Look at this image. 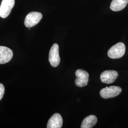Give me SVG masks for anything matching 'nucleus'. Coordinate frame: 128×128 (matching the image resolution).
Returning a JSON list of instances; mask_svg holds the SVG:
<instances>
[{"instance_id": "1", "label": "nucleus", "mask_w": 128, "mask_h": 128, "mask_svg": "<svg viewBox=\"0 0 128 128\" xmlns=\"http://www.w3.org/2000/svg\"><path fill=\"white\" fill-rule=\"evenodd\" d=\"M126 50L125 44L119 42L110 48L108 51V56L112 59H117L124 56Z\"/></svg>"}, {"instance_id": "2", "label": "nucleus", "mask_w": 128, "mask_h": 128, "mask_svg": "<svg viewBox=\"0 0 128 128\" xmlns=\"http://www.w3.org/2000/svg\"><path fill=\"white\" fill-rule=\"evenodd\" d=\"M122 88L117 86H110L102 89L100 94L104 99H109L118 96L122 92Z\"/></svg>"}, {"instance_id": "3", "label": "nucleus", "mask_w": 128, "mask_h": 128, "mask_svg": "<svg viewBox=\"0 0 128 128\" xmlns=\"http://www.w3.org/2000/svg\"><path fill=\"white\" fill-rule=\"evenodd\" d=\"M42 14L38 12H32L28 14L25 17L24 25L26 27L32 28L36 25L40 21Z\"/></svg>"}, {"instance_id": "4", "label": "nucleus", "mask_w": 128, "mask_h": 128, "mask_svg": "<svg viewBox=\"0 0 128 128\" xmlns=\"http://www.w3.org/2000/svg\"><path fill=\"white\" fill-rule=\"evenodd\" d=\"M49 62L51 66L53 67L58 66L60 62L59 55V46L58 44L55 43L52 46L49 53Z\"/></svg>"}, {"instance_id": "5", "label": "nucleus", "mask_w": 128, "mask_h": 128, "mask_svg": "<svg viewBox=\"0 0 128 128\" xmlns=\"http://www.w3.org/2000/svg\"><path fill=\"white\" fill-rule=\"evenodd\" d=\"M76 79L75 80V84L78 87H82L86 86L88 82L89 74L85 70L78 69L76 71Z\"/></svg>"}, {"instance_id": "6", "label": "nucleus", "mask_w": 128, "mask_h": 128, "mask_svg": "<svg viewBox=\"0 0 128 128\" xmlns=\"http://www.w3.org/2000/svg\"><path fill=\"white\" fill-rule=\"evenodd\" d=\"M15 4V0H2L0 6V17L6 18L10 13Z\"/></svg>"}, {"instance_id": "7", "label": "nucleus", "mask_w": 128, "mask_h": 128, "mask_svg": "<svg viewBox=\"0 0 128 128\" xmlns=\"http://www.w3.org/2000/svg\"><path fill=\"white\" fill-rule=\"evenodd\" d=\"M118 76V73L115 70H106L101 74L100 79L104 84H110L114 82Z\"/></svg>"}, {"instance_id": "8", "label": "nucleus", "mask_w": 128, "mask_h": 128, "mask_svg": "<svg viewBox=\"0 0 128 128\" xmlns=\"http://www.w3.org/2000/svg\"><path fill=\"white\" fill-rule=\"evenodd\" d=\"M13 56L12 50L7 47L0 46V64L9 62Z\"/></svg>"}, {"instance_id": "9", "label": "nucleus", "mask_w": 128, "mask_h": 128, "mask_svg": "<svg viewBox=\"0 0 128 128\" xmlns=\"http://www.w3.org/2000/svg\"><path fill=\"white\" fill-rule=\"evenodd\" d=\"M63 125V119L59 114H55L49 119L47 124L48 128H61Z\"/></svg>"}, {"instance_id": "10", "label": "nucleus", "mask_w": 128, "mask_h": 128, "mask_svg": "<svg viewBox=\"0 0 128 128\" xmlns=\"http://www.w3.org/2000/svg\"><path fill=\"white\" fill-rule=\"evenodd\" d=\"M128 0H112L110 9L114 12H118L124 9L128 4Z\"/></svg>"}, {"instance_id": "11", "label": "nucleus", "mask_w": 128, "mask_h": 128, "mask_svg": "<svg viewBox=\"0 0 128 128\" xmlns=\"http://www.w3.org/2000/svg\"><path fill=\"white\" fill-rule=\"evenodd\" d=\"M97 122V118L95 115H90L83 120L81 125V128H91Z\"/></svg>"}, {"instance_id": "12", "label": "nucleus", "mask_w": 128, "mask_h": 128, "mask_svg": "<svg viewBox=\"0 0 128 128\" xmlns=\"http://www.w3.org/2000/svg\"><path fill=\"white\" fill-rule=\"evenodd\" d=\"M4 94V86L0 83V100L2 98Z\"/></svg>"}]
</instances>
